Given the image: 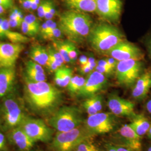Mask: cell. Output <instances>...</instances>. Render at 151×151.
Masks as SVG:
<instances>
[{
    "label": "cell",
    "mask_w": 151,
    "mask_h": 151,
    "mask_svg": "<svg viewBox=\"0 0 151 151\" xmlns=\"http://www.w3.org/2000/svg\"><path fill=\"white\" fill-rule=\"evenodd\" d=\"M0 5L5 9L11 8L13 5L12 0H0Z\"/></svg>",
    "instance_id": "ab89813d"
},
{
    "label": "cell",
    "mask_w": 151,
    "mask_h": 151,
    "mask_svg": "<svg viewBox=\"0 0 151 151\" xmlns=\"http://www.w3.org/2000/svg\"><path fill=\"white\" fill-rule=\"evenodd\" d=\"M27 73L28 80L34 82L46 81L47 77L45 73L34 70L31 68L27 67Z\"/></svg>",
    "instance_id": "4316f807"
},
{
    "label": "cell",
    "mask_w": 151,
    "mask_h": 151,
    "mask_svg": "<svg viewBox=\"0 0 151 151\" xmlns=\"http://www.w3.org/2000/svg\"><path fill=\"white\" fill-rule=\"evenodd\" d=\"M45 66L48 68L49 70H51L52 72H54L55 70H57L60 68L57 65L54 63V62H53L49 58Z\"/></svg>",
    "instance_id": "f35d334b"
},
{
    "label": "cell",
    "mask_w": 151,
    "mask_h": 151,
    "mask_svg": "<svg viewBox=\"0 0 151 151\" xmlns=\"http://www.w3.org/2000/svg\"><path fill=\"white\" fill-rule=\"evenodd\" d=\"M114 125L113 116L109 113L100 112L89 115L85 123L87 129L92 135L108 133L114 129Z\"/></svg>",
    "instance_id": "9c48e42d"
},
{
    "label": "cell",
    "mask_w": 151,
    "mask_h": 151,
    "mask_svg": "<svg viewBox=\"0 0 151 151\" xmlns=\"http://www.w3.org/2000/svg\"><path fill=\"white\" fill-rule=\"evenodd\" d=\"M26 116L17 100L13 97H6L0 107V130L7 132L19 127Z\"/></svg>",
    "instance_id": "277c9868"
},
{
    "label": "cell",
    "mask_w": 151,
    "mask_h": 151,
    "mask_svg": "<svg viewBox=\"0 0 151 151\" xmlns=\"http://www.w3.org/2000/svg\"><path fill=\"white\" fill-rule=\"evenodd\" d=\"M87 61H88V58L85 55H82L79 58V62L81 65H86L87 63Z\"/></svg>",
    "instance_id": "7dc6e473"
},
{
    "label": "cell",
    "mask_w": 151,
    "mask_h": 151,
    "mask_svg": "<svg viewBox=\"0 0 151 151\" xmlns=\"http://www.w3.org/2000/svg\"><path fill=\"white\" fill-rule=\"evenodd\" d=\"M106 83L105 76L97 70H93L88 75L84 86L77 95L86 98L96 95L105 87Z\"/></svg>",
    "instance_id": "7c38bea8"
},
{
    "label": "cell",
    "mask_w": 151,
    "mask_h": 151,
    "mask_svg": "<svg viewBox=\"0 0 151 151\" xmlns=\"http://www.w3.org/2000/svg\"><path fill=\"white\" fill-rule=\"evenodd\" d=\"M86 79L80 76H75L72 77L67 86V90L71 94H78L84 86Z\"/></svg>",
    "instance_id": "d4e9b609"
},
{
    "label": "cell",
    "mask_w": 151,
    "mask_h": 151,
    "mask_svg": "<svg viewBox=\"0 0 151 151\" xmlns=\"http://www.w3.org/2000/svg\"></svg>",
    "instance_id": "11a10c76"
},
{
    "label": "cell",
    "mask_w": 151,
    "mask_h": 151,
    "mask_svg": "<svg viewBox=\"0 0 151 151\" xmlns=\"http://www.w3.org/2000/svg\"><path fill=\"white\" fill-rule=\"evenodd\" d=\"M27 67L31 68L34 70H38L39 72L44 73V70L43 68L42 67V65L38 64L37 63H36L32 60L29 61L27 62Z\"/></svg>",
    "instance_id": "74e56055"
},
{
    "label": "cell",
    "mask_w": 151,
    "mask_h": 151,
    "mask_svg": "<svg viewBox=\"0 0 151 151\" xmlns=\"http://www.w3.org/2000/svg\"><path fill=\"white\" fill-rule=\"evenodd\" d=\"M80 71H81V73L83 74V75H89L90 73H91L92 72H93V70H92L90 68V67L88 66V65H81L80 67Z\"/></svg>",
    "instance_id": "60d3db41"
},
{
    "label": "cell",
    "mask_w": 151,
    "mask_h": 151,
    "mask_svg": "<svg viewBox=\"0 0 151 151\" xmlns=\"http://www.w3.org/2000/svg\"><path fill=\"white\" fill-rule=\"evenodd\" d=\"M22 6L25 10H30L32 8V0H21Z\"/></svg>",
    "instance_id": "7bdbcfd3"
},
{
    "label": "cell",
    "mask_w": 151,
    "mask_h": 151,
    "mask_svg": "<svg viewBox=\"0 0 151 151\" xmlns=\"http://www.w3.org/2000/svg\"><path fill=\"white\" fill-rule=\"evenodd\" d=\"M146 45L148 49V53L151 57V35L147 38L146 41Z\"/></svg>",
    "instance_id": "ee69618b"
},
{
    "label": "cell",
    "mask_w": 151,
    "mask_h": 151,
    "mask_svg": "<svg viewBox=\"0 0 151 151\" xmlns=\"http://www.w3.org/2000/svg\"><path fill=\"white\" fill-rule=\"evenodd\" d=\"M21 27H22V32L24 33V34L29 35V36L35 35L38 33L39 30V29L33 27L30 25L27 24L26 22H24V20L22 22Z\"/></svg>",
    "instance_id": "f546056e"
},
{
    "label": "cell",
    "mask_w": 151,
    "mask_h": 151,
    "mask_svg": "<svg viewBox=\"0 0 151 151\" xmlns=\"http://www.w3.org/2000/svg\"><path fill=\"white\" fill-rule=\"evenodd\" d=\"M7 136L0 130V151H7Z\"/></svg>",
    "instance_id": "8d00e7d4"
},
{
    "label": "cell",
    "mask_w": 151,
    "mask_h": 151,
    "mask_svg": "<svg viewBox=\"0 0 151 151\" xmlns=\"http://www.w3.org/2000/svg\"><path fill=\"white\" fill-rule=\"evenodd\" d=\"M108 106L111 113L117 116L132 118L136 114L134 103L116 95L109 97Z\"/></svg>",
    "instance_id": "4fadbf2b"
},
{
    "label": "cell",
    "mask_w": 151,
    "mask_h": 151,
    "mask_svg": "<svg viewBox=\"0 0 151 151\" xmlns=\"http://www.w3.org/2000/svg\"><path fill=\"white\" fill-rule=\"evenodd\" d=\"M132 118L129 124L137 134L142 137L147 134L151 125L147 118L143 114H135Z\"/></svg>",
    "instance_id": "44dd1931"
},
{
    "label": "cell",
    "mask_w": 151,
    "mask_h": 151,
    "mask_svg": "<svg viewBox=\"0 0 151 151\" xmlns=\"http://www.w3.org/2000/svg\"><path fill=\"white\" fill-rule=\"evenodd\" d=\"M22 21H20L19 20H12L9 19V22L10 27H19L22 25Z\"/></svg>",
    "instance_id": "b9f144b4"
},
{
    "label": "cell",
    "mask_w": 151,
    "mask_h": 151,
    "mask_svg": "<svg viewBox=\"0 0 151 151\" xmlns=\"http://www.w3.org/2000/svg\"><path fill=\"white\" fill-rule=\"evenodd\" d=\"M72 77V70L70 68L62 66L55 71L54 81L57 86L65 87L68 86Z\"/></svg>",
    "instance_id": "603a6c76"
},
{
    "label": "cell",
    "mask_w": 151,
    "mask_h": 151,
    "mask_svg": "<svg viewBox=\"0 0 151 151\" xmlns=\"http://www.w3.org/2000/svg\"><path fill=\"white\" fill-rule=\"evenodd\" d=\"M5 9L0 5V15H2V14H4L5 12Z\"/></svg>",
    "instance_id": "f907efd6"
},
{
    "label": "cell",
    "mask_w": 151,
    "mask_h": 151,
    "mask_svg": "<svg viewBox=\"0 0 151 151\" xmlns=\"http://www.w3.org/2000/svg\"><path fill=\"white\" fill-rule=\"evenodd\" d=\"M4 19H2V18L0 17V27H1V25H2V22L4 21Z\"/></svg>",
    "instance_id": "f5cc1de1"
},
{
    "label": "cell",
    "mask_w": 151,
    "mask_h": 151,
    "mask_svg": "<svg viewBox=\"0 0 151 151\" xmlns=\"http://www.w3.org/2000/svg\"><path fill=\"white\" fill-rule=\"evenodd\" d=\"M23 49L20 43L0 42V68L12 67Z\"/></svg>",
    "instance_id": "5bb4252c"
},
{
    "label": "cell",
    "mask_w": 151,
    "mask_h": 151,
    "mask_svg": "<svg viewBox=\"0 0 151 151\" xmlns=\"http://www.w3.org/2000/svg\"><path fill=\"white\" fill-rule=\"evenodd\" d=\"M147 135H148V137L150 139H151V127H150V129H149L148 133H147Z\"/></svg>",
    "instance_id": "816d5d0a"
},
{
    "label": "cell",
    "mask_w": 151,
    "mask_h": 151,
    "mask_svg": "<svg viewBox=\"0 0 151 151\" xmlns=\"http://www.w3.org/2000/svg\"><path fill=\"white\" fill-rule=\"evenodd\" d=\"M82 106L88 115L100 113L103 108V98L97 94L87 97L83 101Z\"/></svg>",
    "instance_id": "7402d4cb"
},
{
    "label": "cell",
    "mask_w": 151,
    "mask_h": 151,
    "mask_svg": "<svg viewBox=\"0 0 151 151\" xmlns=\"http://www.w3.org/2000/svg\"><path fill=\"white\" fill-rule=\"evenodd\" d=\"M108 55L118 62L130 59L143 58L144 56L139 47L124 40L116 45Z\"/></svg>",
    "instance_id": "8fae6325"
},
{
    "label": "cell",
    "mask_w": 151,
    "mask_h": 151,
    "mask_svg": "<svg viewBox=\"0 0 151 151\" xmlns=\"http://www.w3.org/2000/svg\"><path fill=\"white\" fill-rule=\"evenodd\" d=\"M68 41L55 40L53 47L60 53L65 63H71L68 55Z\"/></svg>",
    "instance_id": "484cf974"
},
{
    "label": "cell",
    "mask_w": 151,
    "mask_h": 151,
    "mask_svg": "<svg viewBox=\"0 0 151 151\" xmlns=\"http://www.w3.org/2000/svg\"><path fill=\"white\" fill-rule=\"evenodd\" d=\"M7 139L19 151H32L35 142L32 140L20 127L7 132Z\"/></svg>",
    "instance_id": "9a60e30c"
},
{
    "label": "cell",
    "mask_w": 151,
    "mask_h": 151,
    "mask_svg": "<svg viewBox=\"0 0 151 151\" xmlns=\"http://www.w3.org/2000/svg\"><path fill=\"white\" fill-rule=\"evenodd\" d=\"M40 0H32V10H35L38 9V6L40 3Z\"/></svg>",
    "instance_id": "bcb514c9"
},
{
    "label": "cell",
    "mask_w": 151,
    "mask_h": 151,
    "mask_svg": "<svg viewBox=\"0 0 151 151\" xmlns=\"http://www.w3.org/2000/svg\"><path fill=\"white\" fill-rule=\"evenodd\" d=\"M92 135L85 125L63 132H57L51 141L52 151H73L80 142Z\"/></svg>",
    "instance_id": "8992f818"
},
{
    "label": "cell",
    "mask_w": 151,
    "mask_h": 151,
    "mask_svg": "<svg viewBox=\"0 0 151 151\" xmlns=\"http://www.w3.org/2000/svg\"><path fill=\"white\" fill-rule=\"evenodd\" d=\"M25 97L32 111L40 116L53 114L60 104L61 93L60 91L46 81L34 82L25 79Z\"/></svg>",
    "instance_id": "6da1fadb"
},
{
    "label": "cell",
    "mask_w": 151,
    "mask_h": 151,
    "mask_svg": "<svg viewBox=\"0 0 151 151\" xmlns=\"http://www.w3.org/2000/svg\"><path fill=\"white\" fill-rule=\"evenodd\" d=\"M23 20L26 22L27 24L30 25L33 27H35L38 29H40V26H39V22L38 21L37 17L34 15L33 14H29L27 15L25 17H24Z\"/></svg>",
    "instance_id": "d6a6232c"
},
{
    "label": "cell",
    "mask_w": 151,
    "mask_h": 151,
    "mask_svg": "<svg viewBox=\"0 0 151 151\" xmlns=\"http://www.w3.org/2000/svg\"><path fill=\"white\" fill-rule=\"evenodd\" d=\"M92 48L98 53L108 55L124 36L117 27L106 23L93 25L87 38Z\"/></svg>",
    "instance_id": "3957f363"
},
{
    "label": "cell",
    "mask_w": 151,
    "mask_h": 151,
    "mask_svg": "<svg viewBox=\"0 0 151 151\" xmlns=\"http://www.w3.org/2000/svg\"><path fill=\"white\" fill-rule=\"evenodd\" d=\"M19 127L35 142L40 141L48 143L51 142L53 138V130L42 119L27 116Z\"/></svg>",
    "instance_id": "ba28073f"
},
{
    "label": "cell",
    "mask_w": 151,
    "mask_h": 151,
    "mask_svg": "<svg viewBox=\"0 0 151 151\" xmlns=\"http://www.w3.org/2000/svg\"><path fill=\"white\" fill-rule=\"evenodd\" d=\"M73 151H100L92 142L90 141V138H87L82 141Z\"/></svg>",
    "instance_id": "83f0119b"
},
{
    "label": "cell",
    "mask_w": 151,
    "mask_h": 151,
    "mask_svg": "<svg viewBox=\"0 0 151 151\" xmlns=\"http://www.w3.org/2000/svg\"><path fill=\"white\" fill-rule=\"evenodd\" d=\"M49 54V58L57 65L59 67H62L65 64V61L60 53L53 47H49L47 49Z\"/></svg>",
    "instance_id": "f1b7e54d"
},
{
    "label": "cell",
    "mask_w": 151,
    "mask_h": 151,
    "mask_svg": "<svg viewBox=\"0 0 151 151\" xmlns=\"http://www.w3.org/2000/svg\"><path fill=\"white\" fill-rule=\"evenodd\" d=\"M15 78V72L12 67L2 68L0 70V99L11 91Z\"/></svg>",
    "instance_id": "ac0fdd59"
},
{
    "label": "cell",
    "mask_w": 151,
    "mask_h": 151,
    "mask_svg": "<svg viewBox=\"0 0 151 151\" xmlns=\"http://www.w3.org/2000/svg\"><path fill=\"white\" fill-rule=\"evenodd\" d=\"M93 25L91 17L85 12L69 10L59 17L58 27L72 42L82 43L87 39Z\"/></svg>",
    "instance_id": "7a4b0ae2"
},
{
    "label": "cell",
    "mask_w": 151,
    "mask_h": 151,
    "mask_svg": "<svg viewBox=\"0 0 151 151\" xmlns=\"http://www.w3.org/2000/svg\"><path fill=\"white\" fill-rule=\"evenodd\" d=\"M83 119L80 111L72 106H64L54 112L48 119V124L57 132H63L81 126Z\"/></svg>",
    "instance_id": "5b68a950"
},
{
    "label": "cell",
    "mask_w": 151,
    "mask_h": 151,
    "mask_svg": "<svg viewBox=\"0 0 151 151\" xmlns=\"http://www.w3.org/2000/svg\"><path fill=\"white\" fill-rule=\"evenodd\" d=\"M151 151V146L148 148V151Z\"/></svg>",
    "instance_id": "db71d44e"
},
{
    "label": "cell",
    "mask_w": 151,
    "mask_h": 151,
    "mask_svg": "<svg viewBox=\"0 0 151 151\" xmlns=\"http://www.w3.org/2000/svg\"><path fill=\"white\" fill-rule=\"evenodd\" d=\"M146 107L147 111L151 115V99L146 103Z\"/></svg>",
    "instance_id": "681fc988"
},
{
    "label": "cell",
    "mask_w": 151,
    "mask_h": 151,
    "mask_svg": "<svg viewBox=\"0 0 151 151\" xmlns=\"http://www.w3.org/2000/svg\"><path fill=\"white\" fill-rule=\"evenodd\" d=\"M62 34L63 33L61 32L59 27H55L52 32L49 33L44 39L52 40L54 41L58 40L59 39L62 37Z\"/></svg>",
    "instance_id": "836d02e7"
},
{
    "label": "cell",
    "mask_w": 151,
    "mask_h": 151,
    "mask_svg": "<svg viewBox=\"0 0 151 151\" xmlns=\"http://www.w3.org/2000/svg\"><path fill=\"white\" fill-rule=\"evenodd\" d=\"M96 12L103 20L111 22H118L121 16L122 0H96Z\"/></svg>",
    "instance_id": "30bf717a"
},
{
    "label": "cell",
    "mask_w": 151,
    "mask_h": 151,
    "mask_svg": "<svg viewBox=\"0 0 151 151\" xmlns=\"http://www.w3.org/2000/svg\"><path fill=\"white\" fill-rule=\"evenodd\" d=\"M116 149L117 151H133L131 149H130L129 148H128L127 146H121V145H115Z\"/></svg>",
    "instance_id": "f6af8a7d"
},
{
    "label": "cell",
    "mask_w": 151,
    "mask_h": 151,
    "mask_svg": "<svg viewBox=\"0 0 151 151\" xmlns=\"http://www.w3.org/2000/svg\"><path fill=\"white\" fill-rule=\"evenodd\" d=\"M105 151H117L115 145L108 144L105 146Z\"/></svg>",
    "instance_id": "c3c4849f"
},
{
    "label": "cell",
    "mask_w": 151,
    "mask_h": 151,
    "mask_svg": "<svg viewBox=\"0 0 151 151\" xmlns=\"http://www.w3.org/2000/svg\"><path fill=\"white\" fill-rule=\"evenodd\" d=\"M57 12V10L55 9V7L54 5V3L51 0H49L48 8L46 11V13L45 14L44 18L47 20H52L54 16L55 15Z\"/></svg>",
    "instance_id": "1f68e13d"
},
{
    "label": "cell",
    "mask_w": 151,
    "mask_h": 151,
    "mask_svg": "<svg viewBox=\"0 0 151 151\" xmlns=\"http://www.w3.org/2000/svg\"><path fill=\"white\" fill-rule=\"evenodd\" d=\"M30 57L32 61L45 66L49 60L48 50L42 45H35L30 50Z\"/></svg>",
    "instance_id": "cb8c5ba5"
},
{
    "label": "cell",
    "mask_w": 151,
    "mask_h": 151,
    "mask_svg": "<svg viewBox=\"0 0 151 151\" xmlns=\"http://www.w3.org/2000/svg\"><path fill=\"white\" fill-rule=\"evenodd\" d=\"M49 0H43L40 2L37 9L38 15L40 18H44L48 8Z\"/></svg>",
    "instance_id": "e575fe53"
},
{
    "label": "cell",
    "mask_w": 151,
    "mask_h": 151,
    "mask_svg": "<svg viewBox=\"0 0 151 151\" xmlns=\"http://www.w3.org/2000/svg\"><path fill=\"white\" fill-rule=\"evenodd\" d=\"M64 2L70 10L85 13L96 12V0H64Z\"/></svg>",
    "instance_id": "d6986e66"
},
{
    "label": "cell",
    "mask_w": 151,
    "mask_h": 151,
    "mask_svg": "<svg viewBox=\"0 0 151 151\" xmlns=\"http://www.w3.org/2000/svg\"><path fill=\"white\" fill-rule=\"evenodd\" d=\"M95 70H97V71L101 73H102L105 76H110L113 74L115 72V70L113 69V68H109L107 67H104V66H102V65H97Z\"/></svg>",
    "instance_id": "d590c367"
},
{
    "label": "cell",
    "mask_w": 151,
    "mask_h": 151,
    "mask_svg": "<svg viewBox=\"0 0 151 151\" xmlns=\"http://www.w3.org/2000/svg\"><path fill=\"white\" fill-rule=\"evenodd\" d=\"M151 88V71L143 72L134 83L132 90V96L137 100L146 97Z\"/></svg>",
    "instance_id": "e0dca14e"
},
{
    "label": "cell",
    "mask_w": 151,
    "mask_h": 151,
    "mask_svg": "<svg viewBox=\"0 0 151 151\" xmlns=\"http://www.w3.org/2000/svg\"><path fill=\"white\" fill-rule=\"evenodd\" d=\"M68 55L71 63L75 62L78 57V51L75 44L70 40L68 42Z\"/></svg>",
    "instance_id": "4dcf8cb0"
},
{
    "label": "cell",
    "mask_w": 151,
    "mask_h": 151,
    "mask_svg": "<svg viewBox=\"0 0 151 151\" xmlns=\"http://www.w3.org/2000/svg\"><path fill=\"white\" fill-rule=\"evenodd\" d=\"M119 134L124 142V146L128 147L133 151H141V137L137 134L130 124L122 125L119 129Z\"/></svg>",
    "instance_id": "2e32d148"
},
{
    "label": "cell",
    "mask_w": 151,
    "mask_h": 151,
    "mask_svg": "<svg viewBox=\"0 0 151 151\" xmlns=\"http://www.w3.org/2000/svg\"><path fill=\"white\" fill-rule=\"evenodd\" d=\"M9 20L4 19L0 27V37L7 38L13 43H26L29 41V38L24 35L10 30Z\"/></svg>",
    "instance_id": "ffe728a7"
},
{
    "label": "cell",
    "mask_w": 151,
    "mask_h": 151,
    "mask_svg": "<svg viewBox=\"0 0 151 151\" xmlns=\"http://www.w3.org/2000/svg\"><path fill=\"white\" fill-rule=\"evenodd\" d=\"M143 58L130 59L119 61L116 66V78L121 85L133 86L143 72Z\"/></svg>",
    "instance_id": "52a82bcc"
}]
</instances>
